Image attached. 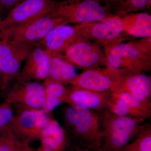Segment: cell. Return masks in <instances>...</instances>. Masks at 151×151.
<instances>
[{"instance_id": "obj_16", "label": "cell", "mask_w": 151, "mask_h": 151, "mask_svg": "<svg viewBox=\"0 0 151 151\" xmlns=\"http://www.w3.org/2000/svg\"><path fill=\"white\" fill-rule=\"evenodd\" d=\"M112 92H97L71 86L67 89L63 102L89 110L102 111L107 109Z\"/></svg>"}, {"instance_id": "obj_10", "label": "cell", "mask_w": 151, "mask_h": 151, "mask_svg": "<svg viewBox=\"0 0 151 151\" xmlns=\"http://www.w3.org/2000/svg\"><path fill=\"white\" fill-rule=\"evenodd\" d=\"M63 52V57L79 68L86 70L100 65L106 67L105 52L100 45L90 40H84L77 42Z\"/></svg>"}, {"instance_id": "obj_2", "label": "cell", "mask_w": 151, "mask_h": 151, "mask_svg": "<svg viewBox=\"0 0 151 151\" xmlns=\"http://www.w3.org/2000/svg\"><path fill=\"white\" fill-rule=\"evenodd\" d=\"M103 137L105 139V149L119 150L127 145L131 138L143 129L147 119L115 115L107 109L99 113Z\"/></svg>"}, {"instance_id": "obj_4", "label": "cell", "mask_w": 151, "mask_h": 151, "mask_svg": "<svg viewBox=\"0 0 151 151\" xmlns=\"http://www.w3.org/2000/svg\"><path fill=\"white\" fill-rule=\"evenodd\" d=\"M52 11L67 23H90L113 16L107 7L92 0L55 1Z\"/></svg>"}, {"instance_id": "obj_24", "label": "cell", "mask_w": 151, "mask_h": 151, "mask_svg": "<svg viewBox=\"0 0 151 151\" xmlns=\"http://www.w3.org/2000/svg\"><path fill=\"white\" fill-rule=\"evenodd\" d=\"M14 116L10 104L6 103L0 105V133L9 126Z\"/></svg>"}, {"instance_id": "obj_28", "label": "cell", "mask_w": 151, "mask_h": 151, "mask_svg": "<svg viewBox=\"0 0 151 151\" xmlns=\"http://www.w3.org/2000/svg\"><path fill=\"white\" fill-rule=\"evenodd\" d=\"M92 1H95L98 2L100 3L101 4V1H106V0H92Z\"/></svg>"}, {"instance_id": "obj_20", "label": "cell", "mask_w": 151, "mask_h": 151, "mask_svg": "<svg viewBox=\"0 0 151 151\" xmlns=\"http://www.w3.org/2000/svg\"><path fill=\"white\" fill-rule=\"evenodd\" d=\"M46 79L44 85L45 90V104L42 110L48 114L63 102L67 88L62 83L49 78Z\"/></svg>"}, {"instance_id": "obj_9", "label": "cell", "mask_w": 151, "mask_h": 151, "mask_svg": "<svg viewBox=\"0 0 151 151\" xmlns=\"http://www.w3.org/2000/svg\"><path fill=\"white\" fill-rule=\"evenodd\" d=\"M54 0H24L12 9L0 23V37L6 31L24 24L51 10Z\"/></svg>"}, {"instance_id": "obj_6", "label": "cell", "mask_w": 151, "mask_h": 151, "mask_svg": "<svg viewBox=\"0 0 151 151\" xmlns=\"http://www.w3.org/2000/svg\"><path fill=\"white\" fill-rule=\"evenodd\" d=\"M62 18L51 10L24 24L6 31L1 35L12 39L28 42L41 40L52 30L60 25L67 24Z\"/></svg>"}, {"instance_id": "obj_15", "label": "cell", "mask_w": 151, "mask_h": 151, "mask_svg": "<svg viewBox=\"0 0 151 151\" xmlns=\"http://www.w3.org/2000/svg\"><path fill=\"white\" fill-rule=\"evenodd\" d=\"M50 60V55L44 49L36 45L25 60L24 67L18 76L19 82L47 79L49 74Z\"/></svg>"}, {"instance_id": "obj_17", "label": "cell", "mask_w": 151, "mask_h": 151, "mask_svg": "<svg viewBox=\"0 0 151 151\" xmlns=\"http://www.w3.org/2000/svg\"><path fill=\"white\" fill-rule=\"evenodd\" d=\"M124 32L134 38L151 37V16L146 12H132L122 16Z\"/></svg>"}, {"instance_id": "obj_3", "label": "cell", "mask_w": 151, "mask_h": 151, "mask_svg": "<svg viewBox=\"0 0 151 151\" xmlns=\"http://www.w3.org/2000/svg\"><path fill=\"white\" fill-rule=\"evenodd\" d=\"M64 129L89 146L99 147L103 133L99 113L87 108L70 105L63 113Z\"/></svg>"}, {"instance_id": "obj_19", "label": "cell", "mask_w": 151, "mask_h": 151, "mask_svg": "<svg viewBox=\"0 0 151 151\" xmlns=\"http://www.w3.org/2000/svg\"><path fill=\"white\" fill-rule=\"evenodd\" d=\"M40 136L45 147L51 150H57L62 147L64 143L65 131L56 120L50 119Z\"/></svg>"}, {"instance_id": "obj_22", "label": "cell", "mask_w": 151, "mask_h": 151, "mask_svg": "<svg viewBox=\"0 0 151 151\" xmlns=\"http://www.w3.org/2000/svg\"><path fill=\"white\" fill-rule=\"evenodd\" d=\"M137 135L134 142L125 146L124 151H151L150 124H145Z\"/></svg>"}, {"instance_id": "obj_14", "label": "cell", "mask_w": 151, "mask_h": 151, "mask_svg": "<svg viewBox=\"0 0 151 151\" xmlns=\"http://www.w3.org/2000/svg\"><path fill=\"white\" fill-rule=\"evenodd\" d=\"M145 73L126 70L112 92H126L138 100L151 104V78Z\"/></svg>"}, {"instance_id": "obj_23", "label": "cell", "mask_w": 151, "mask_h": 151, "mask_svg": "<svg viewBox=\"0 0 151 151\" xmlns=\"http://www.w3.org/2000/svg\"><path fill=\"white\" fill-rule=\"evenodd\" d=\"M115 5L118 7L121 16L147 9H150L151 0H116Z\"/></svg>"}, {"instance_id": "obj_21", "label": "cell", "mask_w": 151, "mask_h": 151, "mask_svg": "<svg viewBox=\"0 0 151 151\" xmlns=\"http://www.w3.org/2000/svg\"><path fill=\"white\" fill-rule=\"evenodd\" d=\"M112 93L124 100L129 107L134 118L146 119L150 118L151 104L138 100L126 92H115Z\"/></svg>"}, {"instance_id": "obj_18", "label": "cell", "mask_w": 151, "mask_h": 151, "mask_svg": "<svg viewBox=\"0 0 151 151\" xmlns=\"http://www.w3.org/2000/svg\"><path fill=\"white\" fill-rule=\"evenodd\" d=\"M50 66L48 78L62 84H68L77 75L73 64L60 54L50 55Z\"/></svg>"}, {"instance_id": "obj_32", "label": "cell", "mask_w": 151, "mask_h": 151, "mask_svg": "<svg viewBox=\"0 0 151 151\" xmlns=\"http://www.w3.org/2000/svg\"><path fill=\"white\" fill-rule=\"evenodd\" d=\"M1 4H0V7H1Z\"/></svg>"}, {"instance_id": "obj_27", "label": "cell", "mask_w": 151, "mask_h": 151, "mask_svg": "<svg viewBox=\"0 0 151 151\" xmlns=\"http://www.w3.org/2000/svg\"><path fill=\"white\" fill-rule=\"evenodd\" d=\"M109 1L110 2L112 3V4H113L115 5L116 0H109Z\"/></svg>"}, {"instance_id": "obj_11", "label": "cell", "mask_w": 151, "mask_h": 151, "mask_svg": "<svg viewBox=\"0 0 151 151\" xmlns=\"http://www.w3.org/2000/svg\"><path fill=\"white\" fill-rule=\"evenodd\" d=\"M6 103L25 108L43 110L45 104L44 86L38 82L19 81L8 94Z\"/></svg>"}, {"instance_id": "obj_12", "label": "cell", "mask_w": 151, "mask_h": 151, "mask_svg": "<svg viewBox=\"0 0 151 151\" xmlns=\"http://www.w3.org/2000/svg\"><path fill=\"white\" fill-rule=\"evenodd\" d=\"M124 25L122 17L114 15L101 21L89 23L87 28V37L102 45L104 48L117 42H122Z\"/></svg>"}, {"instance_id": "obj_30", "label": "cell", "mask_w": 151, "mask_h": 151, "mask_svg": "<svg viewBox=\"0 0 151 151\" xmlns=\"http://www.w3.org/2000/svg\"><path fill=\"white\" fill-rule=\"evenodd\" d=\"M1 69H0V81H1Z\"/></svg>"}, {"instance_id": "obj_5", "label": "cell", "mask_w": 151, "mask_h": 151, "mask_svg": "<svg viewBox=\"0 0 151 151\" xmlns=\"http://www.w3.org/2000/svg\"><path fill=\"white\" fill-rule=\"evenodd\" d=\"M36 45L35 42L21 41L6 36L2 37L0 41V69L3 89L18 76L22 63Z\"/></svg>"}, {"instance_id": "obj_29", "label": "cell", "mask_w": 151, "mask_h": 151, "mask_svg": "<svg viewBox=\"0 0 151 151\" xmlns=\"http://www.w3.org/2000/svg\"><path fill=\"white\" fill-rule=\"evenodd\" d=\"M52 151L51 150H50V149H49L48 148H47L46 149H45V150H44L43 151Z\"/></svg>"}, {"instance_id": "obj_7", "label": "cell", "mask_w": 151, "mask_h": 151, "mask_svg": "<svg viewBox=\"0 0 151 151\" xmlns=\"http://www.w3.org/2000/svg\"><path fill=\"white\" fill-rule=\"evenodd\" d=\"M127 70H113L108 68L86 69L69 82L71 86L97 92H112Z\"/></svg>"}, {"instance_id": "obj_33", "label": "cell", "mask_w": 151, "mask_h": 151, "mask_svg": "<svg viewBox=\"0 0 151 151\" xmlns=\"http://www.w3.org/2000/svg\"></svg>"}, {"instance_id": "obj_31", "label": "cell", "mask_w": 151, "mask_h": 151, "mask_svg": "<svg viewBox=\"0 0 151 151\" xmlns=\"http://www.w3.org/2000/svg\"><path fill=\"white\" fill-rule=\"evenodd\" d=\"M2 20L1 19H0V23H1V22Z\"/></svg>"}, {"instance_id": "obj_1", "label": "cell", "mask_w": 151, "mask_h": 151, "mask_svg": "<svg viewBox=\"0 0 151 151\" xmlns=\"http://www.w3.org/2000/svg\"><path fill=\"white\" fill-rule=\"evenodd\" d=\"M151 37L105 47L106 67L113 70L150 71Z\"/></svg>"}, {"instance_id": "obj_8", "label": "cell", "mask_w": 151, "mask_h": 151, "mask_svg": "<svg viewBox=\"0 0 151 151\" xmlns=\"http://www.w3.org/2000/svg\"><path fill=\"white\" fill-rule=\"evenodd\" d=\"M89 23L79 24L74 26L60 25L52 30L40 41L44 49L50 55L64 52L69 47L87 37Z\"/></svg>"}, {"instance_id": "obj_26", "label": "cell", "mask_w": 151, "mask_h": 151, "mask_svg": "<svg viewBox=\"0 0 151 151\" xmlns=\"http://www.w3.org/2000/svg\"><path fill=\"white\" fill-rule=\"evenodd\" d=\"M24 0H0L1 5L7 8L12 9Z\"/></svg>"}, {"instance_id": "obj_25", "label": "cell", "mask_w": 151, "mask_h": 151, "mask_svg": "<svg viewBox=\"0 0 151 151\" xmlns=\"http://www.w3.org/2000/svg\"><path fill=\"white\" fill-rule=\"evenodd\" d=\"M1 133L0 151H14L13 147L11 143L14 132L10 125L3 130Z\"/></svg>"}, {"instance_id": "obj_13", "label": "cell", "mask_w": 151, "mask_h": 151, "mask_svg": "<svg viewBox=\"0 0 151 151\" xmlns=\"http://www.w3.org/2000/svg\"><path fill=\"white\" fill-rule=\"evenodd\" d=\"M50 119L42 110L24 108L14 116L10 126L13 132L33 137L40 135Z\"/></svg>"}]
</instances>
